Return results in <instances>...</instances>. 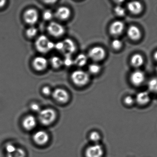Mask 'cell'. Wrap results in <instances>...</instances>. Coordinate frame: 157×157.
<instances>
[{"label":"cell","mask_w":157,"mask_h":157,"mask_svg":"<svg viewBox=\"0 0 157 157\" xmlns=\"http://www.w3.org/2000/svg\"><path fill=\"white\" fill-rule=\"evenodd\" d=\"M86 157H102L104 149L102 146L95 144L89 147L86 151Z\"/></svg>","instance_id":"5"},{"label":"cell","mask_w":157,"mask_h":157,"mask_svg":"<svg viewBox=\"0 0 157 157\" xmlns=\"http://www.w3.org/2000/svg\"><path fill=\"white\" fill-rule=\"evenodd\" d=\"M33 140L39 145L46 144L49 140V136L47 132L40 130L35 133L33 136Z\"/></svg>","instance_id":"10"},{"label":"cell","mask_w":157,"mask_h":157,"mask_svg":"<svg viewBox=\"0 0 157 157\" xmlns=\"http://www.w3.org/2000/svg\"><path fill=\"white\" fill-rule=\"evenodd\" d=\"M37 121L33 115H29L26 116L22 122V125L25 130L31 131L36 127Z\"/></svg>","instance_id":"14"},{"label":"cell","mask_w":157,"mask_h":157,"mask_svg":"<svg viewBox=\"0 0 157 157\" xmlns=\"http://www.w3.org/2000/svg\"><path fill=\"white\" fill-rule=\"evenodd\" d=\"M35 47L38 51L46 53L55 48V44L44 35L40 36L35 42Z\"/></svg>","instance_id":"1"},{"label":"cell","mask_w":157,"mask_h":157,"mask_svg":"<svg viewBox=\"0 0 157 157\" xmlns=\"http://www.w3.org/2000/svg\"><path fill=\"white\" fill-rule=\"evenodd\" d=\"M71 79L74 84L79 87L86 86L90 80L88 74L82 70H76L72 73Z\"/></svg>","instance_id":"3"},{"label":"cell","mask_w":157,"mask_h":157,"mask_svg":"<svg viewBox=\"0 0 157 157\" xmlns=\"http://www.w3.org/2000/svg\"><path fill=\"white\" fill-rule=\"evenodd\" d=\"M106 51L102 47L96 46L90 49L88 52L90 59L95 62L100 61L105 58Z\"/></svg>","instance_id":"4"},{"label":"cell","mask_w":157,"mask_h":157,"mask_svg":"<svg viewBox=\"0 0 157 157\" xmlns=\"http://www.w3.org/2000/svg\"><path fill=\"white\" fill-rule=\"evenodd\" d=\"M112 47L115 50H120L123 47V43L120 40L114 39L111 43Z\"/></svg>","instance_id":"27"},{"label":"cell","mask_w":157,"mask_h":157,"mask_svg":"<svg viewBox=\"0 0 157 157\" xmlns=\"http://www.w3.org/2000/svg\"><path fill=\"white\" fill-rule=\"evenodd\" d=\"M30 108H31L32 110L34 112H39L41 110L39 105L37 104V103H32V104H31V106H30Z\"/></svg>","instance_id":"34"},{"label":"cell","mask_w":157,"mask_h":157,"mask_svg":"<svg viewBox=\"0 0 157 157\" xmlns=\"http://www.w3.org/2000/svg\"><path fill=\"white\" fill-rule=\"evenodd\" d=\"M127 36L133 41H137L141 38V32L140 29L135 26H131L127 30Z\"/></svg>","instance_id":"15"},{"label":"cell","mask_w":157,"mask_h":157,"mask_svg":"<svg viewBox=\"0 0 157 157\" xmlns=\"http://www.w3.org/2000/svg\"><path fill=\"white\" fill-rule=\"evenodd\" d=\"M56 113L51 108L41 110L39 113V120L41 124L44 125H50L56 120Z\"/></svg>","instance_id":"2"},{"label":"cell","mask_w":157,"mask_h":157,"mask_svg":"<svg viewBox=\"0 0 157 157\" xmlns=\"http://www.w3.org/2000/svg\"><path fill=\"white\" fill-rule=\"evenodd\" d=\"M127 8L129 11L134 14H138L143 10V6L138 1H133L128 3Z\"/></svg>","instance_id":"18"},{"label":"cell","mask_w":157,"mask_h":157,"mask_svg":"<svg viewBox=\"0 0 157 157\" xmlns=\"http://www.w3.org/2000/svg\"><path fill=\"white\" fill-rule=\"evenodd\" d=\"M53 15L52 12L50 10L45 11L43 14V17L45 20H50L53 18Z\"/></svg>","instance_id":"31"},{"label":"cell","mask_w":157,"mask_h":157,"mask_svg":"<svg viewBox=\"0 0 157 157\" xmlns=\"http://www.w3.org/2000/svg\"><path fill=\"white\" fill-rule=\"evenodd\" d=\"M114 12L118 16L122 17L125 15V11L124 8L120 6H117L114 8Z\"/></svg>","instance_id":"28"},{"label":"cell","mask_w":157,"mask_h":157,"mask_svg":"<svg viewBox=\"0 0 157 157\" xmlns=\"http://www.w3.org/2000/svg\"><path fill=\"white\" fill-rule=\"evenodd\" d=\"M25 152L22 148H17L13 153L7 154V157H25Z\"/></svg>","instance_id":"22"},{"label":"cell","mask_w":157,"mask_h":157,"mask_svg":"<svg viewBox=\"0 0 157 157\" xmlns=\"http://www.w3.org/2000/svg\"><path fill=\"white\" fill-rule=\"evenodd\" d=\"M145 79V75L144 72L136 71L132 73L130 76L131 83L136 86H141Z\"/></svg>","instance_id":"8"},{"label":"cell","mask_w":157,"mask_h":157,"mask_svg":"<svg viewBox=\"0 0 157 157\" xmlns=\"http://www.w3.org/2000/svg\"><path fill=\"white\" fill-rule=\"evenodd\" d=\"M48 31L51 36L55 37L61 36L65 32L64 27L59 23L52 22L48 27Z\"/></svg>","instance_id":"6"},{"label":"cell","mask_w":157,"mask_h":157,"mask_svg":"<svg viewBox=\"0 0 157 157\" xmlns=\"http://www.w3.org/2000/svg\"><path fill=\"white\" fill-rule=\"evenodd\" d=\"M41 1L44 2L46 3L52 4H53L54 3L56 2L57 0H41Z\"/></svg>","instance_id":"35"},{"label":"cell","mask_w":157,"mask_h":157,"mask_svg":"<svg viewBox=\"0 0 157 157\" xmlns=\"http://www.w3.org/2000/svg\"><path fill=\"white\" fill-rule=\"evenodd\" d=\"M63 41V52L65 55H71L76 51V46L75 42L71 39L67 38Z\"/></svg>","instance_id":"12"},{"label":"cell","mask_w":157,"mask_h":157,"mask_svg":"<svg viewBox=\"0 0 157 157\" xmlns=\"http://www.w3.org/2000/svg\"></svg>","instance_id":"39"},{"label":"cell","mask_w":157,"mask_h":157,"mask_svg":"<svg viewBox=\"0 0 157 157\" xmlns=\"http://www.w3.org/2000/svg\"><path fill=\"white\" fill-rule=\"evenodd\" d=\"M42 92L45 96H49L52 93L51 89L48 86H45L42 88Z\"/></svg>","instance_id":"33"},{"label":"cell","mask_w":157,"mask_h":157,"mask_svg":"<svg viewBox=\"0 0 157 157\" xmlns=\"http://www.w3.org/2000/svg\"><path fill=\"white\" fill-rule=\"evenodd\" d=\"M52 66L55 69H59L63 65V60L59 57L54 56L50 60Z\"/></svg>","instance_id":"21"},{"label":"cell","mask_w":157,"mask_h":157,"mask_svg":"<svg viewBox=\"0 0 157 157\" xmlns=\"http://www.w3.org/2000/svg\"><path fill=\"white\" fill-rule=\"evenodd\" d=\"M71 11L66 6H61L58 8L55 13L56 17L62 20L68 19L71 16Z\"/></svg>","instance_id":"17"},{"label":"cell","mask_w":157,"mask_h":157,"mask_svg":"<svg viewBox=\"0 0 157 157\" xmlns=\"http://www.w3.org/2000/svg\"><path fill=\"white\" fill-rule=\"evenodd\" d=\"M52 95L53 98L60 103H66L70 99L69 93L63 89H56L52 92Z\"/></svg>","instance_id":"7"},{"label":"cell","mask_w":157,"mask_h":157,"mask_svg":"<svg viewBox=\"0 0 157 157\" xmlns=\"http://www.w3.org/2000/svg\"><path fill=\"white\" fill-rule=\"evenodd\" d=\"M37 32V29L35 27L32 26L29 28L27 29L26 31V34L27 37L31 38L36 36Z\"/></svg>","instance_id":"26"},{"label":"cell","mask_w":157,"mask_h":157,"mask_svg":"<svg viewBox=\"0 0 157 157\" xmlns=\"http://www.w3.org/2000/svg\"><path fill=\"white\" fill-rule=\"evenodd\" d=\"M148 87L150 91L157 93V78H152L149 81Z\"/></svg>","instance_id":"24"},{"label":"cell","mask_w":157,"mask_h":157,"mask_svg":"<svg viewBox=\"0 0 157 157\" xmlns=\"http://www.w3.org/2000/svg\"><path fill=\"white\" fill-rule=\"evenodd\" d=\"M16 148L14 145L10 143L6 144L5 146L6 150L7 152V154L13 153L14 151H15Z\"/></svg>","instance_id":"32"},{"label":"cell","mask_w":157,"mask_h":157,"mask_svg":"<svg viewBox=\"0 0 157 157\" xmlns=\"http://www.w3.org/2000/svg\"><path fill=\"white\" fill-rule=\"evenodd\" d=\"M24 18L26 23L30 25H34L38 19V14L36 9L30 8L25 12Z\"/></svg>","instance_id":"9"},{"label":"cell","mask_w":157,"mask_h":157,"mask_svg":"<svg viewBox=\"0 0 157 157\" xmlns=\"http://www.w3.org/2000/svg\"><path fill=\"white\" fill-rule=\"evenodd\" d=\"M101 70V66L97 63H91L88 67L89 71L90 73L93 75L99 73Z\"/></svg>","instance_id":"23"},{"label":"cell","mask_w":157,"mask_h":157,"mask_svg":"<svg viewBox=\"0 0 157 157\" xmlns=\"http://www.w3.org/2000/svg\"><path fill=\"white\" fill-rule=\"evenodd\" d=\"M136 99L138 104L144 106L147 105L150 102V95L147 91H141L137 94Z\"/></svg>","instance_id":"16"},{"label":"cell","mask_w":157,"mask_h":157,"mask_svg":"<svg viewBox=\"0 0 157 157\" xmlns=\"http://www.w3.org/2000/svg\"><path fill=\"white\" fill-rule=\"evenodd\" d=\"M6 0H0V7H3L5 5Z\"/></svg>","instance_id":"36"},{"label":"cell","mask_w":157,"mask_h":157,"mask_svg":"<svg viewBox=\"0 0 157 157\" xmlns=\"http://www.w3.org/2000/svg\"><path fill=\"white\" fill-rule=\"evenodd\" d=\"M130 63L133 67L138 68L143 66L144 63V59L141 54L136 53L131 57Z\"/></svg>","instance_id":"19"},{"label":"cell","mask_w":157,"mask_h":157,"mask_svg":"<svg viewBox=\"0 0 157 157\" xmlns=\"http://www.w3.org/2000/svg\"><path fill=\"white\" fill-rule=\"evenodd\" d=\"M88 58L86 55L83 53L78 54L74 60V64L79 67H83L86 64Z\"/></svg>","instance_id":"20"},{"label":"cell","mask_w":157,"mask_h":157,"mask_svg":"<svg viewBox=\"0 0 157 157\" xmlns=\"http://www.w3.org/2000/svg\"><path fill=\"white\" fill-rule=\"evenodd\" d=\"M48 62L47 59L42 56H38L33 60L32 65L35 70L38 71H44L47 68Z\"/></svg>","instance_id":"11"},{"label":"cell","mask_w":157,"mask_h":157,"mask_svg":"<svg viewBox=\"0 0 157 157\" xmlns=\"http://www.w3.org/2000/svg\"><path fill=\"white\" fill-rule=\"evenodd\" d=\"M124 24L121 21H116L111 25L109 32L112 36H117L122 33L124 29Z\"/></svg>","instance_id":"13"},{"label":"cell","mask_w":157,"mask_h":157,"mask_svg":"<svg viewBox=\"0 0 157 157\" xmlns=\"http://www.w3.org/2000/svg\"><path fill=\"white\" fill-rule=\"evenodd\" d=\"M71 55H65V58L64 60L63 61V64L66 65V66H71L74 64V61L73 60L71 57Z\"/></svg>","instance_id":"30"},{"label":"cell","mask_w":157,"mask_h":157,"mask_svg":"<svg viewBox=\"0 0 157 157\" xmlns=\"http://www.w3.org/2000/svg\"><path fill=\"white\" fill-rule=\"evenodd\" d=\"M154 58L156 61L157 62V50L155 52L154 54Z\"/></svg>","instance_id":"38"},{"label":"cell","mask_w":157,"mask_h":157,"mask_svg":"<svg viewBox=\"0 0 157 157\" xmlns=\"http://www.w3.org/2000/svg\"><path fill=\"white\" fill-rule=\"evenodd\" d=\"M90 139L92 142L97 144L101 139L100 135L97 132H93L90 133L89 136Z\"/></svg>","instance_id":"25"},{"label":"cell","mask_w":157,"mask_h":157,"mask_svg":"<svg viewBox=\"0 0 157 157\" xmlns=\"http://www.w3.org/2000/svg\"><path fill=\"white\" fill-rule=\"evenodd\" d=\"M124 104L127 106H132L135 102L133 98L131 96H127L124 98Z\"/></svg>","instance_id":"29"},{"label":"cell","mask_w":157,"mask_h":157,"mask_svg":"<svg viewBox=\"0 0 157 157\" xmlns=\"http://www.w3.org/2000/svg\"><path fill=\"white\" fill-rule=\"evenodd\" d=\"M114 2L118 4L124 2V0H113Z\"/></svg>","instance_id":"37"}]
</instances>
